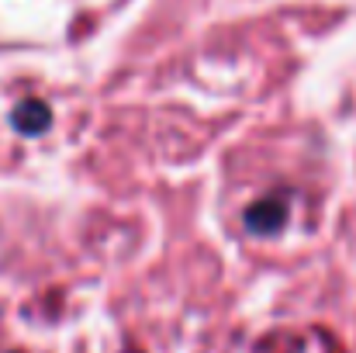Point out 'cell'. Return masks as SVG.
<instances>
[{"label":"cell","mask_w":356,"mask_h":353,"mask_svg":"<svg viewBox=\"0 0 356 353\" xmlns=\"http://www.w3.org/2000/svg\"><path fill=\"white\" fill-rule=\"evenodd\" d=\"M280 219H284V212L280 208H256V212H249V226L252 229H259V233H270V229H277L280 226Z\"/></svg>","instance_id":"cell-2"},{"label":"cell","mask_w":356,"mask_h":353,"mask_svg":"<svg viewBox=\"0 0 356 353\" xmlns=\"http://www.w3.org/2000/svg\"><path fill=\"white\" fill-rule=\"evenodd\" d=\"M14 125L21 128V132H42L45 125H49V111H45V104H38V101H28V104H21L17 108V115H14Z\"/></svg>","instance_id":"cell-1"}]
</instances>
